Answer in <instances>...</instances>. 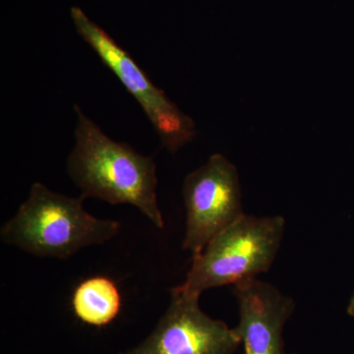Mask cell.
<instances>
[{
	"instance_id": "1",
	"label": "cell",
	"mask_w": 354,
	"mask_h": 354,
	"mask_svg": "<svg viewBox=\"0 0 354 354\" xmlns=\"http://www.w3.org/2000/svg\"><path fill=\"white\" fill-rule=\"evenodd\" d=\"M75 146L67 158L70 178L85 198L138 209L158 230L165 227L157 198V165L152 157L106 134L75 104Z\"/></svg>"
},
{
	"instance_id": "2",
	"label": "cell",
	"mask_w": 354,
	"mask_h": 354,
	"mask_svg": "<svg viewBox=\"0 0 354 354\" xmlns=\"http://www.w3.org/2000/svg\"><path fill=\"white\" fill-rule=\"evenodd\" d=\"M84 200L35 183L15 215L2 225L0 239L26 253L57 259L111 241L120 234V223L91 215Z\"/></svg>"
},
{
	"instance_id": "3",
	"label": "cell",
	"mask_w": 354,
	"mask_h": 354,
	"mask_svg": "<svg viewBox=\"0 0 354 354\" xmlns=\"http://www.w3.org/2000/svg\"><path fill=\"white\" fill-rule=\"evenodd\" d=\"M281 216L244 214L216 235L204 250L193 256L185 281L177 286L189 295H201L209 288L235 285L271 269L285 234Z\"/></svg>"
},
{
	"instance_id": "4",
	"label": "cell",
	"mask_w": 354,
	"mask_h": 354,
	"mask_svg": "<svg viewBox=\"0 0 354 354\" xmlns=\"http://www.w3.org/2000/svg\"><path fill=\"white\" fill-rule=\"evenodd\" d=\"M71 18L81 38L138 102L169 152L176 153L194 138L196 127L192 118L150 80L130 53L78 7H72Z\"/></svg>"
},
{
	"instance_id": "5",
	"label": "cell",
	"mask_w": 354,
	"mask_h": 354,
	"mask_svg": "<svg viewBox=\"0 0 354 354\" xmlns=\"http://www.w3.org/2000/svg\"><path fill=\"white\" fill-rule=\"evenodd\" d=\"M183 193L186 211L183 247L193 256L244 215L239 172L221 153H214L185 177Z\"/></svg>"
},
{
	"instance_id": "6",
	"label": "cell",
	"mask_w": 354,
	"mask_h": 354,
	"mask_svg": "<svg viewBox=\"0 0 354 354\" xmlns=\"http://www.w3.org/2000/svg\"><path fill=\"white\" fill-rule=\"evenodd\" d=\"M153 332L141 344L120 354H234L241 344L234 329L211 318L199 306L200 295L177 286Z\"/></svg>"
},
{
	"instance_id": "7",
	"label": "cell",
	"mask_w": 354,
	"mask_h": 354,
	"mask_svg": "<svg viewBox=\"0 0 354 354\" xmlns=\"http://www.w3.org/2000/svg\"><path fill=\"white\" fill-rule=\"evenodd\" d=\"M239 322L235 332L245 354H286L283 328L295 309V300L257 278L234 285Z\"/></svg>"
},
{
	"instance_id": "8",
	"label": "cell",
	"mask_w": 354,
	"mask_h": 354,
	"mask_svg": "<svg viewBox=\"0 0 354 354\" xmlns=\"http://www.w3.org/2000/svg\"><path fill=\"white\" fill-rule=\"evenodd\" d=\"M122 297L118 286L106 276L84 279L73 291L72 309L81 322L104 327L113 322L121 310Z\"/></svg>"
},
{
	"instance_id": "9",
	"label": "cell",
	"mask_w": 354,
	"mask_h": 354,
	"mask_svg": "<svg viewBox=\"0 0 354 354\" xmlns=\"http://www.w3.org/2000/svg\"><path fill=\"white\" fill-rule=\"evenodd\" d=\"M348 313L349 315L354 317V295L349 300V304L348 305Z\"/></svg>"
}]
</instances>
